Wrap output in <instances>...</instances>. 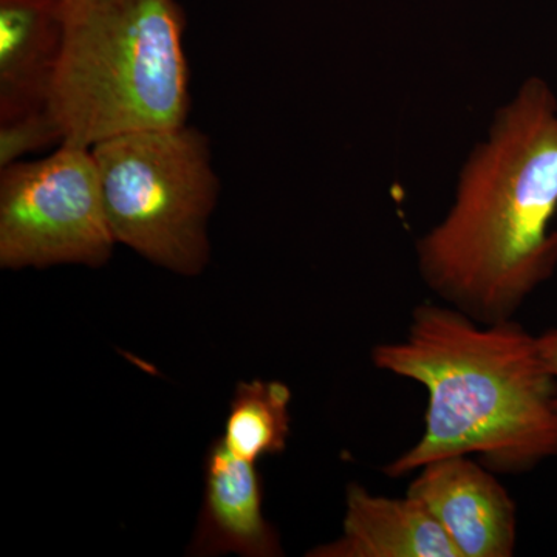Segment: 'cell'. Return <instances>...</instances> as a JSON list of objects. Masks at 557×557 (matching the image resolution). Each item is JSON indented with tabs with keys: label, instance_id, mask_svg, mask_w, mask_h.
I'll return each mask as SVG.
<instances>
[{
	"label": "cell",
	"instance_id": "52a82bcc",
	"mask_svg": "<svg viewBox=\"0 0 557 557\" xmlns=\"http://www.w3.org/2000/svg\"><path fill=\"white\" fill-rule=\"evenodd\" d=\"M262 500L256 463L234 456L222 438L212 442L205 458L203 509L189 555L281 556V541L263 518Z\"/></svg>",
	"mask_w": 557,
	"mask_h": 557
},
{
	"label": "cell",
	"instance_id": "8fae6325",
	"mask_svg": "<svg viewBox=\"0 0 557 557\" xmlns=\"http://www.w3.org/2000/svg\"><path fill=\"white\" fill-rule=\"evenodd\" d=\"M57 143H62L61 131L47 108L3 121L0 123V170Z\"/></svg>",
	"mask_w": 557,
	"mask_h": 557
},
{
	"label": "cell",
	"instance_id": "8992f818",
	"mask_svg": "<svg viewBox=\"0 0 557 557\" xmlns=\"http://www.w3.org/2000/svg\"><path fill=\"white\" fill-rule=\"evenodd\" d=\"M409 496L426 507L460 557H509L518 545V508L478 458H440L418 469Z\"/></svg>",
	"mask_w": 557,
	"mask_h": 557
},
{
	"label": "cell",
	"instance_id": "ba28073f",
	"mask_svg": "<svg viewBox=\"0 0 557 557\" xmlns=\"http://www.w3.org/2000/svg\"><path fill=\"white\" fill-rule=\"evenodd\" d=\"M65 0H0V123L46 109L64 44Z\"/></svg>",
	"mask_w": 557,
	"mask_h": 557
},
{
	"label": "cell",
	"instance_id": "5b68a950",
	"mask_svg": "<svg viewBox=\"0 0 557 557\" xmlns=\"http://www.w3.org/2000/svg\"><path fill=\"white\" fill-rule=\"evenodd\" d=\"M91 149L60 145L38 161L0 170V267L106 265L112 256Z\"/></svg>",
	"mask_w": 557,
	"mask_h": 557
},
{
	"label": "cell",
	"instance_id": "9c48e42d",
	"mask_svg": "<svg viewBox=\"0 0 557 557\" xmlns=\"http://www.w3.org/2000/svg\"><path fill=\"white\" fill-rule=\"evenodd\" d=\"M310 557H460L421 502L376 496L364 486L347 487L343 534L307 553Z\"/></svg>",
	"mask_w": 557,
	"mask_h": 557
},
{
	"label": "cell",
	"instance_id": "3957f363",
	"mask_svg": "<svg viewBox=\"0 0 557 557\" xmlns=\"http://www.w3.org/2000/svg\"><path fill=\"white\" fill-rule=\"evenodd\" d=\"M64 44L47 98L61 145L185 126L186 16L177 0H65Z\"/></svg>",
	"mask_w": 557,
	"mask_h": 557
},
{
	"label": "cell",
	"instance_id": "7a4b0ae2",
	"mask_svg": "<svg viewBox=\"0 0 557 557\" xmlns=\"http://www.w3.org/2000/svg\"><path fill=\"white\" fill-rule=\"evenodd\" d=\"M372 362L428 394L420 440L383 468L401 479L440 458H478L522 474L557 457V380L536 335L515 318L479 322L448 304L423 302L405 338L373 347Z\"/></svg>",
	"mask_w": 557,
	"mask_h": 557
},
{
	"label": "cell",
	"instance_id": "277c9868",
	"mask_svg": "<svg viewBox=\"0 0 557 557\" xmlns=\"http://www.w3.org/2000/svg\"><path fill=\"white\" fill-rule=\"evenodd\" d=\"M91 156L116 244L183 276L201 273L220 193L208 138L188 124L129 132L98 143Z\"/></svg>",
	"mask_w": 557,
	"mask_h": 557
},
{
	"label": "cell",
	"instance_id": "30bf717a",
	"mask_svg": "<svg viewBox=\"0 0 557 557\" xmlns=\"http://www.w3.org/2000/svg\"><path fill=\"white\" fill-rule=\"evenodd\" d=\"M292 391L281 381H240L231 399L222 442L234 456L256 461L287 448Z\"/></svg>",
	"mask_w": 557,
	"mask_h": 557
},
{
	"label": "cell",
	"instance_id": "7c38bea8",
	"mask_svg": "<svg viewBox=\"0 0 557 557\" xmlns=\"http://www.w3.org/2000/svg\"><path fill=\"white\" fill-rule=\"evenodd\" d=\"M539 347H541L542 357L547 362L549 372L557 380V327L549 329L547 332L537 336Z\"/></svg>",
	"mask_w": 557,
	"mask_h": 557
},
{
	"label": "cell",
	"instance_id": "6da1fadb",
	"mask_svg": "<svg viewBox=\"0 0 557 557\" xmlns=\"http://www.w3.org/2000/svg\"><path fill=\"white\" fill-rule=\"evenodd\" d=\"M557 97L530 76L494 113L454 199L417 242L429 289L479 322L512 319L557 270Z\"/></svg>",
	"mask_w": 557,
	"mask_h": 557
}]
</instances>
